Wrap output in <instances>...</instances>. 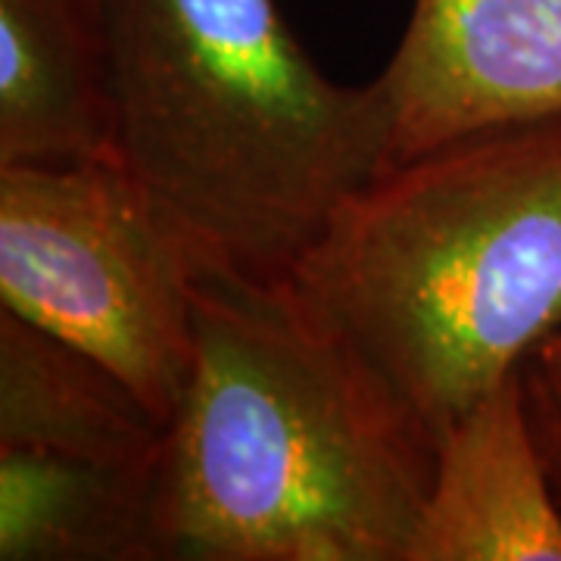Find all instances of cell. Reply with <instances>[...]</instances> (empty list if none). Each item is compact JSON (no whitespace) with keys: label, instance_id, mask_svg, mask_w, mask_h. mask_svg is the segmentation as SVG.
I'll return each instance as SVG.
<instances>
[{"label":"cell","instance_id":"1","mask_svg":"<svg viewBox=\"0 0 561 561\" xmlns=\"http://www.w3.org/2000/svg\"><path fill=\"white\" fill-rule=\"evenodd\" d=\"M160 561H405L437 440L287 278L197 272Z\"/></svg>","mask_w":561,"mask_h":561},{"label":"cell","instance_id":"2","mask_svg":"<svg viewBox=\"0 0 561 561\" xmlns=\"http://www.w3.org/2000/svg\"><path fill=\"white\" fill-rule=\"evenodd\" d=\"M119 165L206 272L287 278L390 162L378 79H328L278 0H103Z\"/></svg>","mask_w":561,"mask_h":561},{"label":"cell","instance_id":"3","mask_svg":"<svg viewBox=\"0 0 561 561\" xmlns=\"http://www.w3.org/2000/svg\"><path fill=\"white\" fill-rule=\"evenodd\" d=\"M290 280L437 440L561 331V116L387 162Z\"/></svg>","mask_w":561,"mask_h":561},{"label":"cell","instance_id":"4","mask_svg":"<svg viewBox=\"0 0 561 561\" xmlns=\"http://www.w3.org/2000/svg\"><path fill=\"white\" fill-rule=\"evenodd\" d=\"M201 265L119 162L0 169V309L76 346L169 427Z\"/></svg>","mask_w":561,"mask_h":561},{"label":"cell","instance_id":"5","mask_svg":"<svg viewBox=\"0 0 561 561\" xmlns=\"http://www.w3.org/2000/svg\"><path fill=\"white\" fill-rule=\"evenodd\" d=\"M390 162L561 116V0H412L378 76Z\"/></svg>","mask_w":561,"mask_h":561},{"label":"cell","instance_id":"6","mask_svg":"<svg viewBox=\"0 0 561 561\" xmlns=\"http://www.w3.org/2000/svg\"><path fill=\"white\" fill-rule=\"evenodd\" d=\"M405 561H561V505L522 375L483 393L437 437L434 481Z\"/></svg>","mask_w":561,"mask_h":561},{"label":"cell","instance_id":"7","mask_svg":"<svg viewBox=\"0 0 561 561\" xmlns=\"http://www.w3.org/2000/svg\"><path fill=\"white\" fill-rule=\"evenodd\" d=\"M119 162L103 0H0V169Z\"/></svg>","mask_w":561,"mask_h":561},{"label":"cell","instance_id":"8","mask_svg":"<svg viewBox=\"0 0 561 561\" xmlns=\"http://www.w3.org/2000/svg\"><path fill=\"white\" fill-rule=\"evenodd\" d=\"M0 449L162 468L165 424L101 362L0 309Z\"/></svg>","mask_w":561,"mask_h":561},{"label":"cell","instance_id":"9","mask_svg":"<svg viewBox=\"0 0 561 561\" xmlns=\"http://www.w3.org/2000/svg\"><path fill=\"white\" fill-rule=\"evenodd\" d=\"M160 468L0 449V561H160Z\"/></svg>","mask_w":561,"mask_h":561},{"label":"cell","instance_id":"10","mask_svg":"<svg viewBox=\"0 0 561 561\" xmlns=\"http://www.w3.org/2000/svg\"><path fill=\"white\" fill-rule=\"evenodd\" d=\"M518 375L542 468L561 505V353L542 343L522 362Z\"/></svg>","mask_w":561,"mask_h":561},{"label":"cell","instance_id":"11","mask_svg":"<svg viewBox=\"0 0 561 561\" xmlns=\"http://www.w3.org/2000/svg\"><path fill=\"white\" fill-rule=\"evenodd\" d=\"M546 343H549L552 350H559V353H561V331H559V334H556V337H552V341H546Z\"/></svg>","mask_w":561,"mask_h":561}]
</instances>
